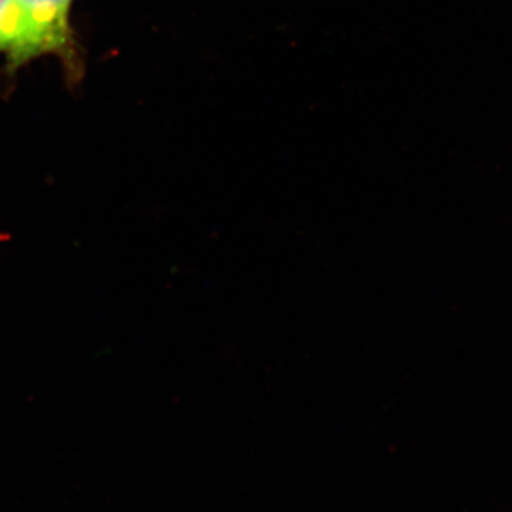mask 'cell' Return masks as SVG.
<instances>
[{"mask_svg":"<svg viewBox=\"0 0 512 512\" xmlns=\"http://www.w3.org/2000/svg\"><path fill=\"white\" fill-rule=\"evenodd\" d=\"M25 19V43L20 64L33 57L72 55L69 12L72 0H18Z\"/></svg>","mask_w":512,"mask_h":512,"instance_id":"1","label":"cell"},{"mask_svg":"<svg viewBox=\"0 0 512 512\" xmlns=\"http://www.w3.org/2000/svg\"><path fill=\"white\" fill-rule=\"evenodd\" d=\"M25 19L18 0H0V50L19 66L25 43Z\"/></svg>","mask_w":512,"mask_h":512,"instance_id":"2","label":"cell"}]
</instances>
